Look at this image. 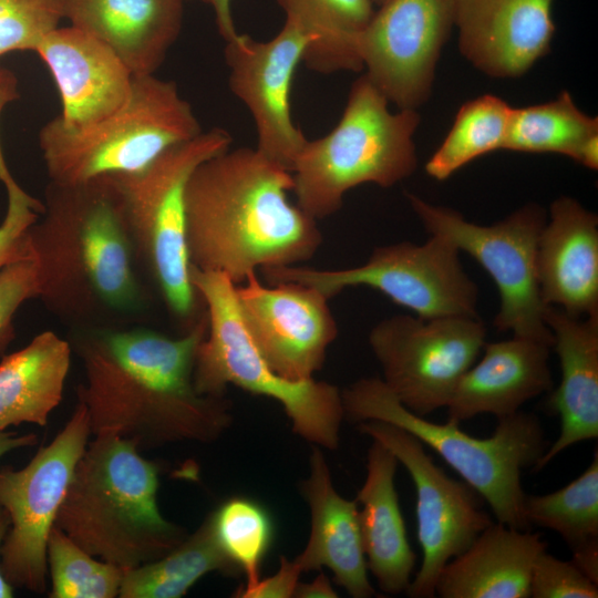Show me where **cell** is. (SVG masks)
Masks as SVG:
<instances>
[{"instance_id": "1", "label": "cell", "mask_w": 598, "mask_h": 598, "mask_svg": "<svg viewBox=\"0 0 598 598\" xmlns=\"http://www.w3.org/2000/svg\"><path fill=\"white\" fill-rule=\"evenodd\" d=\"M207 328L205 310L179 337L144 327L72 329L69 342L85 378L78 402L92 434L112 433L140 450L217 441L233 422L230 403L199 394L193 381Z\"/></svg>"}, {"instance_id": "2", "label": "cell", "mask_w": 598, "mask_h": 598, "mask_svg": "<svg viewBox=\"0 0 598 598\" xmlns=\"http://www.w3.org/2000/svg\"><path fill=\"white\" fill-rule=\"evenodd\" d=\"M28 243L38 268V298L71 327L123 328L150 307L110 175L49 181Z\"/></svg>"}, {"instance_id": "3", "label": "cell", "mask_w": 598, "mask_h": 598, "mask_svg": "<svg viewBox=\"0 0 598 598\" xmlns=\"http://www.w3.org/2000/svg\"><path fill=\"white\" fill-rule=\"evenodd\" d=\"M290 171L256 147L227 150L203 162L185 193L192 266L241 283L256 269L293 266L322 243L317 220L290 203Z\"/></svg>"}, {"instance_id": "4", "label": "cell", "mask_w": 598, "mask_h": 598, "mask_svg": "<svg viewBox=\"0 0 598 598\" xmlns=\"http://www.w3.org/2000/svg\"><path fill=\"white\" fill-rule=\"evenodd\" d=\"M93 436L54 526L86 553L124 570L163 557L188 533L159 511L158 465L132 440L112 433Z\"/></svg>"}, {"instance_id": "5", "label": "cell", "mask_w": 598, "mask_h": 598, "mask_svg": "<svg viewBox=\"0 0 598 598\" xmlns=\"http://www.w3.org/2000/svg\"><path fill=\"white\" fill-rule=\"evenodd\" d=\"M231 143L228 131L214 127L167 148L142 169L110 175L136 265L186 331L206 310L189 279L186 187L203 162Z\"/></svg>"}, {"instance_id": "6", "label": "cell", "mask_w": 598, "mask_h": 598, "mask_svg": "<svg viewBox=\"0 0 598 598\" xmlns=\"http://www.w3.org/2000/svg\"><path fill=\"white\" fill-rule=\"evenodd\" d=\"M344 417L400 426L437 453L488 504L497 522L529 529L523 515L522 473L534 468L548 443L539 419L518 411L498 419L489 437H474L446 421L409 411L379 378H362L341 390Z\"/></svg>"}, {"instance_id": "7", "label": "cell", "mask_w": 598, "mask_h": 598, "mask_svg": "<svg viewBox=\"0 0 598 598\" xmlns=\"http://www.w3.org/2000/svg\"><path fill=\"white\" fill-rule=\"evenodd\" d=\"M413 109L389 110V101L363 74L351 85L337 125L308 140L291 174L297 205L319 220L337 213L344 195L362 184L391 187L417 167Z\"/></svg>"}, {"instance_id": "8", "label": "cell", "mask_w": 598, "mask_h": 598, "mask_svg": "<svg viewBox=\"0 0 598 598\" xmlns=\"http://www.w3.org/2000/svg\"><path fill=\"white\" fill-rule=\"evenodd\" d=\"M189 279L208 317L198 346L193 381L203 395L225 396L228 384L279 402L292 430L309 443L337 450L344 419L341 390L316 381H290L278 375L251 341L239 315L236 285L224 274L190 265Z\"/></svg>"}, {"instance_id": "9", "label": "cell", "mask_w": 598, "mask_h": 598, "mask_svg": "<svg viewBox=\"0 0 598 598\" xmlns=\"http://www.w3.org/2000/svg\"><path fill=\"white\" fill-rule=\"evenodd\" d=\"M203 132L175 82L155 74L134 76L125 102L85 126L59 116L39 133L49 179L73 184L142 169L167 148Z\"/></svg>"}, {"instance_id": "10", "label": "cell", "mask_w": 598, "mask_h": 598, "mask_svg": "<svg viewBox=\"0 0 598 598\" xmlns=\"http://www.w3.org/2000/svg\"><path fill=\"white\" fill-rule=\"evenodd\" d=\"M271 283L298 282L328 299L348 287L368 286L423 318L477 316L478 288L464 270L456 246L440 235L423 244L379 246L361 266L322 270L302 266L260 269Z\"/></svg>"}, {"instance_id": "11", "label": "cell", "mask_w": 598, "mask_h": 598, "mask_svg": "<svg viewBox=\"0 0 598 598\" xmlns=\"http://www.w3.org/2000/svg\"><path fill=\"white\" fill-rule=\"evenodd\" d=\"M409 203L430 235L444 236L472 256L495 282L501 305L494 326L553 347L544 319L536 270L537 246L547 219L543 207L530 203L493 225L466 220L455 209L430 204L413 194Z\"/></svg>"}, {"instance_id": "12", "label": "cell", "mask_w": 598, "mask_h": 598, "mask_svg": "<svg viewBox=\"0 0 598 598\" xmlns=\"http://www.w3.org/2000/svg\"><path fill=\"white\" fill-rule=\"evenodd\" d=\"M91 434L87 411L78 402L62 430L24 467H0V506L10 517L0 569L13 588L45 592L49 535Z\"/></svg>"}, {"instance_id": "13", "label": "cell", "mask_w": 598, "mask_h": 598, "mask_svg": "<svg viewBox=\"0 0 598 598\" xmlns=\"http://www.w3.org/2000/svg\"><path fill=\"white\" fill-rule=\"evenodd\" d=\"M485 339L486 328L477 316L394 315L371 329L369 346L383 383L409 411L426 417L446 408Z\"/></svg>"}, {"instance_id": "14", "label": "cell", "mask_w": 598, "mask_h": 598, "mask_svg": "<svg viewBox=\"0 0 598 598\" xmlns=\"http://www.w3.org/2000/svg\"><path fill=\"white\" fill-rule=\"evenodd\" d=\"M357 427L388 447L411 476L416 494L422 563L405 594L412 598H432L442 568L463 553L493 519L484 511L480 494L463 480L448 476L410 432L374 420L359 422Z\"/></svg>"}, {"instance_id": "15", "label": "cell", "mask_w": 598, "mask_h": 598, "mask_svg": "<svg viewBox=\"0 0 598 598\" xmlns=\"http://www.w3.org/2000/svg\"><path fill=\"white\" fill-rule=\"evenodd\" d=\"M455 0H389L360 38L364 73L399 109L429 95L442 48L454 25Z\"/></svg>"}, {"instance_id": "16", "label": "cell", "mask_w": 598, "mask_h": 598, "mask_svg": "<svg viewBox=\"0 0 598 598\" xmlns=\"http://www.w3.org/2000/svg\"><path fill=\"white\" fill-rule=\"evenodd\" d=\"M308 38L290 20L269 40L239 33L226 42L228 85L248 109L257 132L256 148L291 172L308 138L291 115V87Z\"/></svg>"}, {"instance_id": "17", "label": "cell", "mask_w": 598, "mask_h": 598, "mask_svg": "<svg viewBox=\"0 0 598 598\" xmlns=\"http://www.w3.org/2000/svg\"><path fill=\"white\" fill-rule=\"evenodd\" d=\"M241 321L258 351L278 375L311 379L338 336L329 299L298 282L261 285L256 272L235 288Z\"/></svg>"}, {"instance_id": "18", "label": "cell", "mask_w": 598, "mask_h": 598, "mask_svg": "<svg viewBox=\"0 0 598 598\" xmlns=\"http://www.w3.org/2000/svg\"><path fill=\"white\" fill-rule=\"evenodd\" d=\"M554 0H455L461 53L494 78H516L548 53Z\"/></svg>"}, {"instance_id": "19", "label": "cell", "mask_w": 598, "mask_h": 598, "mask_svg": "<svg viewBox=\"0 0 598 598\" xmlns=\"http://www.w3.org/2000/svg\"><path fill=\"white\" fill-rule=\"evenodd\" d=\"M50 71L62 104L58 115L80 127L118 109L127 99L134 74L105 43L73 25L56 28L34 51Z\"/></svg>"}, {"instance_id": "20", "label": "cell", "mask_w": 598, "mask_h": 598, "mask_svg": "<svg viewBox=\"0 0 598 598\" xmlns=\"http://www.w3.org/2000/svg\"><path fill=\"white\" fill-rule=\"evenodd\" d=\"M536 270L546 306L584 318L598 313V218L563 196L549 208L540 233Z\"/></svg>"}, {"instance_id": "21", "label": "cell", "mask_w": 598, "mask_h": 598, "mask_svg": "<svg viewBox=\"0 0 598 598\" xmlns=\"http://www.w3.org/2000/svg\"><path fill=\"white\" fill-rule=\"evenodd\" d=\"M550 348L516 336L485 343L480 360L464 373L446 405L447 421L460 424L484 413L498 420L549 392L553 388Z\"/></svg>"}, {"instance_id": "22", "label": "cell", "mask_w": 598, "mask_h": 598, "mask_svg": "<svg viewBox=\"0 0 598 598\" xmlns=\"http://www.w3.org/2000/svg\"><path fill=\"white\" fill-rule=\"evenodd\" d=\"M309 468L300 492L310 508L311 528L295 561L302 571L327 567L336 585L353 598L375 596L368 577L357 501L344 498L333 487L327 460L317 445L312 446Z\"/></svg>"}, {"instance_id": "23", "label": "cell", "mask_w": 598, "mask_h": 598, "mask_svg": "<svg viewBox=\"0 0 598 598\" xmlns=\"http://www.w3.org/2000/svg\"><path fill=\"white\" fill-rule=\"evenodd\" d=\"M544 319L561 370L560 383L547 401L548 410L559 416L560 432L535 471L571 445L598 436V313L577 318L546 306Z\"/></svg>"}, {"instance_id": "24", "label": "cell", "mask_w": 598, "mask_h": 598, "mask_svg": "<svg viewBox=\"0 0 598 598\" xmlns=\"http://www.w3.org/2000/svg\"><path fill=\"white\" fill-rule=\"evenodd\" d=\"M184 0H62L71 25L110 47L136 75L155 74L177 40Z\"/></svg>"}, {"instance_id": "25", "label": "cell", "mask_w": 598, "mask_h": 598, "mask_svg": "<svg viewBox=\"0 0 598 598\" xmlns=\"http://www.w3.org/2000/svg\"><path fill=\"white\" fill-rule=\"evenodd\" d=\"M547 543L538 533L493 522L440 571L441 598H528L536 557Z\"/></svg>"}, {"instance_id": "26", "label": "cell", "mask_w": 598, "mask_h": 598, "mask_svg": "<svg viewBox=\"0 0 598 598\" xmlns=\"http://www.w3.org/2000/svg\"><path fill=\"white\" fill-rule=\"evenodd\" d=\"M399 462L372 440L367 453V476L355 501L368 570L389 595L405 592L412 580L415 554L410 545L394 477Z\"/></svg>"}, {"instance_id": "27", "label": "cell", "mask_w": 598, "mask_h": 598, "mask_svg": "<svg viewBox=\"0 0 598 598\" xmlns=\"http://www.w3.org/2000/svg\"><path fill=\"white\" fill-rule=\"evenodd\" d=\"M69 340L51 330L0 361V431L22 423L45 426L63 398L71 365Z\"/></svg>"}, {"instance_id": "28", "label": "cell", "mask_w": 598, "mask_h": 598, "mask_svg": "<svg viewBox=\"0 0 598 598\" xmlns=\"http://www.w3.org/2000/svg\"><path fill=\"white\" fill-rule=\"evenodd\" d=\"M308 38L306 68L320 74L363 69L360 38L374 14L372 0H276Z\"/></svg>"}, {"instance_id": "29", "label": "cell", "mask_w": 598, "mask_h": 598, "mask_svg": "<svg viewBox=\"0 0 598 598\" xmlns=\"http://www.w3.org/2000/svg\"><path fill=\"white\" fill-rule=\"evenodd\" d=\"M241 575L239 567L221 549L212 513L198 528L163 557L125 569L121 598H181L205 575Z\"/></svg>"}, {"instance_id": "30", "label": "cell", "mask_w": 598, "mask_h": 598, "mask_svg": "<svg viewBox=\"0 0 598 598\" xmlns=\"http://www.w3.org/2000/svg\"><path fill=\"white\" fill-rule=\"evenodd\" d=\"M598 135V120L581 112L569 92L555 100L514 109L504 150L556 153L578 163L585 144Z\"/></svg>"}, {"instance_id": "31", "label": "cell", "mask_w": 598, "mask_h": 598, "mask_svg": "<svg viewBox=\"0 0 598 598\" xmlns=\"http://www.w3.org/2000/svg\"><path fill=\"white\" fill-rule=\"evenodd\" d=\"M513 110L491 94L464 103L445 140L425 164L427 175L444 181L475 158L504 150Z\"/></svg>"}, {"instance_id": "32", "label": "cell", "mask_w": 598, "mask_h": 598, "mask_svg": "<svg viewBox=\"0 0 598 598\" xmlns=\"http://www.w3.org/2000/svg\"><path fill=\"white\" fill-rule=\"evenodd\" d=\"M523 515L529 526L550 529L571 548L598 538V453L566 486L544 495H525Z\"/></svg>"}, {"instance_id": "33", "label": "cell", "mask_w": 598, "mask_h": 598, "mask_svg": "<svg viewBox=\"0 0 598 598\" xmlns=\"http://www.w3.org/2000/svg\"><path fill=\"white\" fill-rule=\"evenodd\" d=\"M50 598L118 597L124 569L82 549L53 526L47 545Z\"/></svg>"}, {"instance_id": "34", "label": "cell", "mask_w": 598, "mask_h": 598, "mask_svg": "<svg viewBox=\"0 0 598 598\" xmlns=\"http://www.w3.org/2000/svg\"><path fill=\"white\" fill-rule=\"evenodd\" d=\"M216 538L225 554L245 574V587L260 578L261 563L272 542L269 513L257 502L241 496L227 499L212 512Z\"/></svg>"}, {"instance_id": "35", "label": "cell", "mask_w": 598, "mask_h": 598, "mask_svg": "<svg viewBox=\"0 0 598 598\" xmlns=\"http://www.w3.org/2000/svg\"><path fill=\"white\" fill-rule=\"evenodd\" d=\"M63 18L62 0H0V56L35 51Z\"/></svg>"}, {"instance_id": "36", "label": "cell", "mask_w": 598, "mask_h": 598, "mask_svg": "<svg viewBox=\"0 0 598 598\" xmlns=\"http://www.w3.org/2000/svg\"><path fill=\"white\" fill-rule=\"evenodd\" d=\"M38 268L29 250L0 269V355L14 339L13 318L27 300L37 299Z\"/></svg>"}, {"instance_id": "37", "label": "cell", "mask_w": 598, "mask_h": 598, "mask_svg": "<svg viewBox=\"0 0 598 598\" xmlns=\"http://www.w3.org/2000/svg\"><path fill=\"white\" fill-rule=\"evenodd\" d=\"M533 598H597L598 585L589 580L570 560L546 550L535 559L529 581Z\"/></svg>"}, {"instance_id": "38", "label": "cell", "mask_w": 598, "mask_h": 598, "mask_svg": "<svg viewBox=\"0 0 598 598\" xmlns=\"http://www.w3.org/2000/svg\"><path fill=\"white\" fill-rule=\"evenodd\" d=\"M8 207L0 224V269L29 250L28 233L43 210V203L16 182L7 187Z\"/></svg>"}, {"instance_id": "39", "label": "cell", "mask_w": 598, "mask_h": 598, "mask_svg": "<svg viewBox=\"0 0 598 598\" xmlns=\"http://www.w3.org/2000/svg\"><path fill=\"white\" fill-rule=\"evenodd\" d=\"M301 573L303 571L295 559L289 560L280 556L279 567L274 575L264 579L259 578L251 586H240L234 596L238 598H292Z\"/></svg>"}, {"instance_id": "40", "label": "cell", "mask_w": 598, "mask_h": 598, "mask_svg": "<svg viewBox=\"0 0 598 598\" xmlns=\"http://www.w3.org/2000/svg\"><path fill=\"white\" fill-rule=\"evenodd\" d=\"M19 99L18 80L16 75L7 68L0 65V118L6 106ZM0 182L8 186L16 182L12 176L0 143Z\"/></svg>"}, {"instance_id": "41", "label": "cell", "mask_w": 598, "mask_h": 598, "mask_svg": "<svg viewBox=\"0 0 598 598\" xmlns=\"http://www.w3.org/2000/svg\"><path fill=\"white\" fill-rule=\"evenodd\" d=\"M570 561L589 580L598 585V538L571 548Z\"/></svg>"}, {"instance_id": "42", "label": "cell", "mask_w": 598, "mask_h": 598, "mask_svg": "<svg viewBox=\"0 0 598 598\" xmlns=\"http://www.w3.org/2000/svg\"><path fill=\"white\" fill-rule=\"evenodd\" d=\"M203 1L212 8L218 33L221 35L224 41L229 42L234 40L239 32L237 31L233 19L231 0Z\"/></svg>"}, {"instance_id": "43", "label": "cell", "mask_w": 598, "mask_h": 598, "mask_svg": "<svg viewBox=\"0 0 598 598\" xmlns=\"http://www.w3.org/2000/svg\"><path fill=\"white\" fill-rule=\"evenodd\" d=\"M293 597L296 598H337L338 594L332 587L329 578L319 570L310 582L298 584Z\"/></svg>"}, {"instance_id": "44", "label": "cell", "mask_w": 598, "mask_h": 598, "mask_svg": "<svg viewBox=\"0 0 598 598\" xmlns=\"http://www.w3.org/2000/svg\"><path fill=\"white\" fill-rule=\"evenodd\" d=\"M38 443L34 433L19 434L9 430L0 431V458L11 451L33 446Z\"/></svg>"}, {"instance_id": "45", "label": "cell", "mask_w": 598, "mask_h": 598, "mask_svg": "<svg viewBox=\"0 0 598 598\" xmlns=\"http://www.w3.org/2000/svg\"><path fill=\"white\" fill-rule=\"evenodd\" d=\"M10 527V517L7 511L0 506V547ZM13 597V587L6 580L0 569V598Z\"/></svg>"}, {"instance_id": "46", "label": "cell", "mask_w": 598, "mask_h": 598, "mask_svg": "<svg viewBox=\"0 0 598 598\" xmlns=\"http://www.w3.org/2000/svg\"><path fill=\"white\" fill-rule=\"evenodd\" d=\"M386 1L389 0H372L373 4H377V6H382L383 3H385Z\"/></svg>"}, {"instance_id": "47", "label": "cell", "mask_w": 598, "mask_h": 598, "mask_svg": "<svg viewBox=\"0 0 598 598\" xmlns=\"http://www.w3.org/2000/svg\"><path fill=\"white\" fill-rule=\"evenodd\" d=\"M184 1H189V0H184Z\"/></svg>"}]
</instances>
